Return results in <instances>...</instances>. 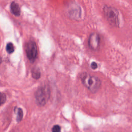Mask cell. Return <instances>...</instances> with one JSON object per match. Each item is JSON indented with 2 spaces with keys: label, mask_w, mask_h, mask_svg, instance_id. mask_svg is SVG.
<instances>
[{
  "label": "cell",
  "mask_w": 132,
  "mask_h": 132,
  "mask_svg": "<svg viewBox=\"0 0 132 132\" xmlns=\"http://www.w3.org/2000/svg\"><path fill=\"white\" fill-rule=\"evenodd\" d=\"M103 11L109 23L113 26L119 27L120 22L118 10L111 6L105 5L103 8Z\"/></svg>",
  "instance_id": "cell-3"
},
{
  "label": "cell",
  "mask_w": 132,
  "mask_h": 132,
  "mask_svg": "<svg viewBox=\"0 0 132 132\" xmlns=\"http://www.w3.org/2000/svg\"><path fill=\"white\" fill-rule=\"evenodd\" d=\"M80 79L84 86L92 93H95L100 89L101 81L98 77L87 73H83L81 74Z\"/></svg>",
  "instance_id": "cell-1"
},
{
  "label": "cell",
  "mask_w": 132,
  "mask_h": 132,
  "mask_svg": "<svg viewBox=\"0 0 132 132\" xmlns=\"http://www.w3.org/2000/svg\"><path fill=\"white\" fill-rule=\"evenodd\" d=\"M6 50L8 53H9V54L12 53L14 51L13 44L11 42L8 43L6 46Z\"/></svg>",
  "instance_id": "cell-8"
},
{
  "label": "cell",
  "mask_w": 132,
  "mask_h": 132,
  "mask_svg": "<svg viewBox=\"0 0 132 132\" xmlns=\"http://www.w3.org/2000/svg\"><path fill=\"white\" fill-rule=\"evenodd\" d=\"M31 76L36 79H38L41 77V72L38 67H35L31 70Z\"/></svg>",
  "instance_id": "cell-7"
},
{
  "label": "cell",
  "mask_w": 132,
  "mask_h": 132,
  "mask_svg": "<svg viewBox=\"0 0 132 132\" xmlns=\"http://www.w3.org/2000/svg\"><path fill=\"white\" fill-rule=\"evenodd\" d=\"M60 130H61V127L59 125H55L52 127V132H60Z\"/></svg>",
  "instance_id": "cell-11"
},
{
  "label": "cell",
  "mask_w": 132,
  "mask_h": 132,
  "mask_svg": "<svg viewBox=\"0 0 132 132\" xmlns=\"http://www.w3.org/2000/svg\"><path fill=\"white\" fill-rule=\"evenodd\" d=\"M100 37L95 32L91 33L88 39V46L92 51L98 50L100 47Z\"/></svg>",
  "instance_id": "cell-5"
},
{
  "label": "cell",
  "mask_w": 132,
  "mask_h": 132,
  "mask_svg": "<svg viewBox=\"0 0 132 132\" xmlns=\"http://www.w3.org/2000/svg\"><path fill=\"white\" fill-rule=\"evenodd\" d=\"M98 67V65L97 64V63L96 62L93 61L91 63V68L93 70H95Z\"/></svg>",
  "instance_id": "cell-12"
},
{
  "label": "cell",
  "mask_w": 132,
  "mask_h": 132,
  "mask_svg": "<svg viewBox=\"0 0 132 132\" xmlns=\"http://www.w3.org/2000/svg\"><path fill=\"white\" fill-rule=\"evenodd\" d=\"M25 52L28 59L31 62H34L38 55V50L36 43L34 41H28L25 46Z\"/></svg>",
  "instance_id": "cell-4"
},
{
  "label": "cell",
  "mask_w": 132,
  "mask_h": 132,
  "mask_svg": "<svg viewBox=\"0 0 132 132\" xmlns=\"http://www.w3.org/2000/svg\"><path fill=\"white\" fill-rule=\"evenodd\" d=\"M1 105H3V104H4L6 101V95L5 93L1 92Z\"/></svg>",
  "instance_id": "cell-10"
},
{
  "label": "cell",
  "mask_w": 132,
  "mask_h": 132,
  "mask_svg": "<svg viewBox=\"0 0 132 132\" xmlns=\"http://www.w3.org/2000/svg\"><path fill=\"white\" fill-rule=\"evenodd\" d=\"M50 94V89L47 85L40 86L35 93V100L37 104L39 106H44L48 101Z\"/></svg>",
  "instance_id": "cell-2"
},
{
  "label": "cell",
  "mask_w": 132,
  "mask_h": 132,
  "mask_svg": "<svg viewBox=\"0 0 132 132\" xmlns=\"http://www.w3.org/2000/svg\"><path fill=\"white\" fill-rule=\"evenodd\" d=\"M17 109V117H16V121L18 122H20L22 120L23 117V112L21 108H16Z\"/></svg>",
  "instance_id": "cell-9"
},
{
  "label": "cell",
  "mask_w": 132,
  "mask_h": 132,
  "mask_svg": "<svg viewBox=\"0 0 132 132\" xmlns=\"http://www.w3.org/2000/svg\"><path fill=\"white\" fill-rule=\"evenodd\" d=\"M10 10L12 13L16 16H19L21 14V9L18 3L15 2H11L10 4Z\"/></svg>",
  "instance_id": "cell-6"
}]
</instances>
